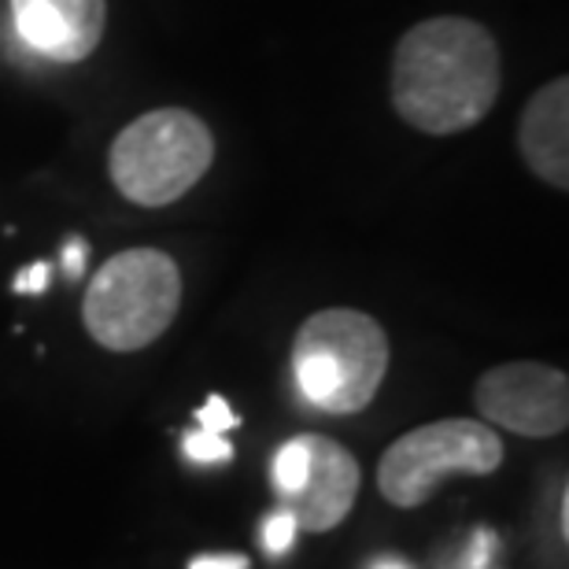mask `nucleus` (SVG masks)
Returning a JSON list of instances; mask_svg holds the SVG:
<instances>
[{"mask_svg":"<svg viewBox=\"0 0 569 569\" xmlns=\"http://www.w3.org/2000/svg\"><path fill=\"white\" fill-rule=\"evenodd\" d=\"M181 303L178 263L159 248H130L97 270L82 300L89 337L108 351H141L170 329Z\"/></svg>","mask_w":569,"mask_h":569,"instance_id":"7ed1b4c3","label":"nucleus"},{"mask_svg":"<svg viewBox=\"0 0 569 569\" xmlns=\"http://www.w3.org/2000/svg\"><path fill=\"white\" fill-rule=\"evenodd\" d=\"M569 82L555 78L529 100L518 122L521 159L551 189L569 186Z\"/></svg>","mask_w":569,"mask_h":569,"instance_id":"1a4fd4ad","label":"nucleus"},{"mask_svg":"<svg viewBox=\"0 0 569 569\" xmlns=\"http://www.w3.org/2000/svg\"><path fill=\"white\" fill-rule=\"evenodd\" d=\"M86 259H89V244L82 241V237H71V241L63 244V274L78 281L86 274Z\"/></svg>","mask_w":569,"mask_h":569,"instance_id":"ddd939ff","label":"nucleus"},{"mask_svg":"<svg viewBox=\"0 0 569 569\" xmlns=\"http://www.w3.org/2000/svg\"><path fill=\"white\" fill-rule=\"evenodd\" d=\"M292 540H296V518L284 507H278L274 515H267L263 521V548L267 555L281 559L284 551H292Z\"/></svg>","mask_w":569,"mask_h":569,"instance_id":"9b49d317","label":"nucleus"},{"mask_svg":"<svg viewBox=\"0 0 569 569\" xmlns=\"http://www.w3.org/2000/svg\"><path fill=\"white\" fill-rule=\"evenodd\" d=\"M503 462V440L492 426L473 418H443L411 429L381 455L378 488L392 507L415 510L448 481L451 473L488 477Z\"/></svg>","mask_w":569,"mask_h":569,"instance_id":"39448f33","label":"nucleus"},{"mask_svg":"<svg viewBox=\"0 0 569 569\" xmlns=\"http://www.w3.org/2000/svg\"><path fill=\"white\" fill-rule=\"evenodd\" d=\"M211 159L214 138L208 122L186 108H156L111 141L108 170L130 203L167 208L208 174Z\"/></svg>","mask_w":569,"mask_h":569,"instance_id":"20e7f679","label":"nucleus"},{"mask_svg":"<svg viewBox=\"0 0 569 569\" xmlns=\"http://www.w3.org/2000/svg\"><path fill=\"white\" fill-rule=\"evenodd\" d=\"M49 274H52V267H49V263H33L30 270H22V274H16V281H11V289H16V292H27V296H38V292H44V284H49Z\"/></svg>","mask_w":569,"mask_h":569,"instance_id":"4468645a","label":"nucleus"},{"mask_svg":"<svg viewBox=\"0 0 569 569\" xmlns=\"http://www.w3.org/2000/svg\"><path fill=\"white\" fill-rule=\"evenodd\" d=\"M499 97V49L481 22L440 16L411 27L392 56V104L407 127L448 138L477 127Z\"/></svg>","mask_w":569,"mask_h":569,"instance_id":"f257e3e1","label":"nucleus"},{"mask_svg":"<svg viewBox=\"0 0 569 569\" xmlns=\"http://www.w3.org/2000/svg\"><path fill=\"white\" fill-rule=\"evenodd\" d=\"M389 370V340L370 315L329 307L311 315L292 340L296 389L315 411L359 415Z\"/></svg>","mask_w":569,"mask_h":569,"instance_id":"f03ea898","label":"nucleus"},{"mask_svg":"<svg viewBox=\"0 0 569 569\" xmlns=\"http://www.w3.org/2000/svg\"><path fill=\"white\" fill-rule=\"evenodd\" d=\"M473 403L518 437H555L569 426V378L543 362H503L477 381Z\"/></svg>","mask_w":569,"mask_h":569,"instance_id":"0eeeda50","label":"nucleus"},{"mask_svg":"<svg viewBox=\"0 0 569 569\" xmlns=\"http://www.w3.org/2000/svg\"><path fill=\"white\" fill-rule=\"evenodd\" d=\"M492 548H496L492 532H477L473 543H470V555H466V566H462V569H485V566H488V555H492Z\"/></svg>","mask_w":569,"mask_h":569,"instance_id":"2eb2a0df","label":"nucleus"},{"mask_svg":"<svg viewBox=\"0 0 569 569\" xmlns=\"http://www.w3.org/2000/svg\"><path fill=\"white\" fill-rule=\"evenodd\" d=\"M373 569H407L403 562H392V559H385V562H378V566H373Z\"/></svg>","mask_w":569,"mask_h":569,"instance_id":"f3484780","label":"nucleus"},{"mask_svg":"<svg viewBox=\"0 0 569 569\" xmlns=\"http://www.w3.org/2000/svg\"><path fill=\"white\" fill-rule=\"evenodd\" d=\"M19 41L56 63H78L104 38V0H11Z\"/></svg>","mask_w":569,"mask_h":569,"instance_id":"6e6552de","label":"nucleus"},{"mask_svg":"<svg viewBox=\"0 0 569 569\" xmlns=\"http://www.w3.org/2000/svg\"><path fill=\"white\" fill-rule=\"evenodd\" d=\"M189 569H248L244 555H200Z\"/></svg>","mask_w":569,"mask_h":569,"instance_id":"dca6fc26","label":"nucleus"},{"mask_svg":"<svg viewBox=\"0 0 569 569\" xmlns=\"http://www.w3.org/2000/svg\"><path fill=\"white\" fill-rule=\"evenodd\" d=\"M181 451H186L189 462L200 466H219L233 459V443L226 440V432H211V429H192L181 437Z\"/></svg>","mask_w":569,"mask_h":569,"instance_id":"9d476101","label":"nucleus"},{"mask_svg":"<svg viewBox=\"0 0 569 569\" xmlns=\"http://www.w3.org/2000/svg\"><path fill=\"white\" fill-rule=\"evenodd\" d=\"M197 422H200V429H211V432H230V429L241 426V418H237V415L230 411V403H226L222 396H211V400L203 403L200 411H197Z\"/></svg>","mask_w":569,"mask_h":569,"instance_id":"f8f14e48","label":"nucleus"},{"mask_svg":"<svg viewBox=\"0 0 569 569\" xmlns=\"http://www.w3.org/2000/svg\"><path fill=\"white\" fill-rule=\"evenodd\" d=\"M270 481L296 529L329 532L348 518L359 492V462L329 437H296L281 443Z\"/></svg>","mask_w":569,"mask_h":569,"instance_id":"423d86ee","label":"nucleus"}]
</instances>
